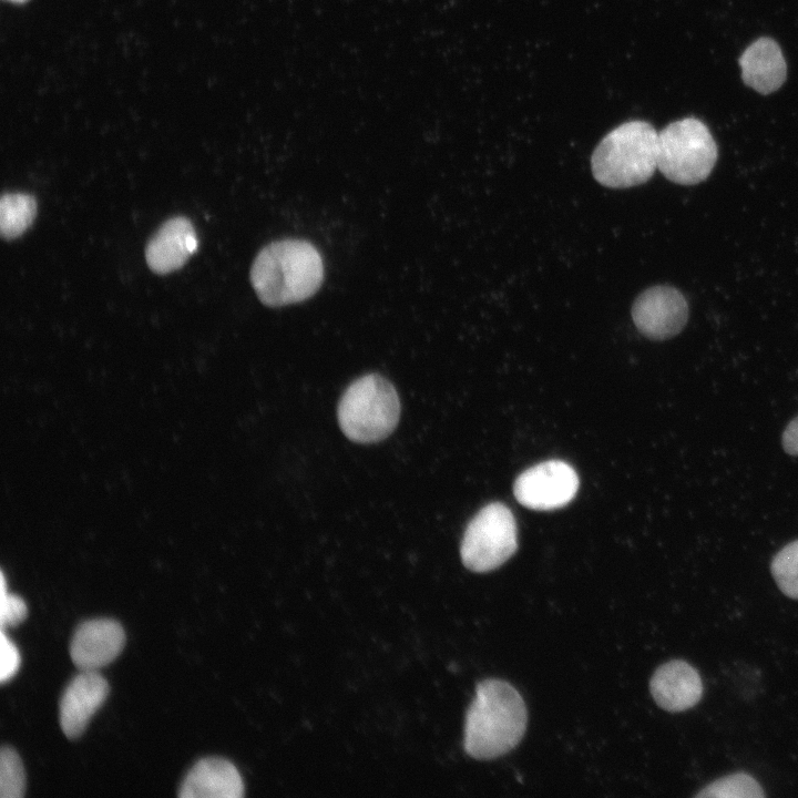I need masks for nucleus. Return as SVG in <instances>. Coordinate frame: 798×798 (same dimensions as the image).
<instances>
[{
  "label": "nucleus",
  "mask_w": 798,
  "mask_h": 798,
  "mask_svg": "<svg viewBox=\"0 0 798 798\" xmlns=\"http://www.w3.org/2000/svg\"><path fill=\"white\" fill-rule=\"evenodd\" d=\"M25 790V773L19 754L10 746L0 751V797L21 798Z\"/></svg>",
  "instance_id": "18"
},
{
  "label": "nucleus",
  "mask_w": 798,
  "mask_h": 798,
  "mask_svg": "<svg viewBox=\"0 0 798 798\" xmlns=\"http://www.w3.org/2000/svg\"><path fill=\"white\" fill-rule=\"evenodd\" d=\"M37 216V200L22 192L4 193L0 200V233L7 241L20 237Z\"/></svg>",
  "instance_id": "15"
},
{
  "label": "nucleus",
  "mask_w": 798,
  "mask_h": 798,
  "mask_svg": "<svg viewBox=\"0 0 798 798\" xmlns=\"http://www.w3.org/2000/svg\"><path fill=\"white\" fill-rule=\"evenodd\" d=\"M579 478L566 462L550 460L538 463L515 480L513 492L524 507L549 511L567 504L576 494Z\"/></svg>",
  "instance_id": "7"
},
{
  "label": "nucleus",
  "mask_w": 798,
  "mask_h": 798,
  "mask_svg": "<svg viewBox=\"0 0 798 798\" xmlns=\"http://www.w3.org/2000/svg\"><path fill=\"white\" fill-rule=\"evenodd\" d=\"M243 795L238 770L219 757L198 760L185 776L178 794L182 798H239Z\"/></svg>",
  "instance_id": "13"
},
{
  "label": "nucleus",
  "mask_w": 798,
  "mask_h": 798,
  "mask_svg": "<svg viewBox=\"0 0 798 798\" xmlns=\"http://www.w3.org/2000/svg\"><path fill=\"white\" fill-rule=\"evenodd\" d=\"M108 693V682L98 672H81L72 678L62 694L59 708L60 726L68 738L82 735Z\"/></svg>",
  "instance_id": "10"
},
{
  "label": "nucleus",
  "mask_w": 798,
  "mask_h": 798,
  "mask_svg": "<svg viewBox=\"0 0 798 798\" xmlns=\"http://www.w3.org/2000/svg\"><path fill=\"white\" fill-rule=\"evenodd\" d=\"M124 643L125 633L117 621H85L76 627L72 636L71 659L81 672H96L117 657Z\"/></svg>",
  "instance_id": "9"
},
{
  "label": "nucleus",
  "mask_w": 798,
  "mask_h": 798,
  "mask_svg": "<svg viewBox=\"0 0 798 798\" xmlns=\"http://www.w3.org/2000/svg\"><path fill=\"white\" fill-rule=\"evenodd\" d=\"M738 62L744 83L761 94L777 91L786 81V60L778 43L770 38L753 42Z\"/></svg>",
  "instance_id": "14"
},
{
  "label": "nucleus",
  "mask_w": 798,
  "mask_h": 798,
  "mask_svg": "<svg viewBox=\"0 0 798 798\" xmlns=\"http://www.w3.org/2000/svg\"><path fill=\"white\" fill-rule=\"evenodd\" d=\"M516 546V524L511 510L503 503L492 502L468 523L460 555L467 569L483 573L502 565Z\"/></svg>",
  "instance_id": "6"
},
{
  "label": "nucleus",
  "mask_w": 798,
  "mask_h": 798,
  "mask_svg": "<svg viewBox=\"0 0 798 798\" xmlns=\"http://www.w3.org/2000/svg\"><path fill=\"white\" fill-rule=\"evenodd\" d=\"M526 707L508 682L488 678L477 685L466 714L464 750L475 759H493L513 749L526 726Z\"/></svg>",
  "instance_id": "1"
},
{
  "label": "nucleus",
  "mask_w": 798,
  "mask_h": 798,
  "mask_svg": "<svg viewBox=\"0 0 798 798\" xmlns=\"http://www.w3.org/2000/svg\"><path fill=\"white\" fill-rule=\"evenodd\" d=\"M10 1L17 2V3H23V2H25V1H28V0H10Z\"/></svg>",
  "instance_id": "22"
},
{
  "label": "nucleus",
  "mask_w": 798,
  "mask_h": 798,
  "mask_svg": "<svg viewBox=\"0 0 798 798\" xmlns=\"http://www.w3.org/2000/svg\"><path fill=\"white\" fill-rule=\"evenodd\" d=\"M782 446L787 453L798 456V416L785 429Z\"/></svg>",
  "instance_id": "21"
},
{
  "label": "nucleus",
  "mask_w": 798,
  "mask_h": 798,
  "mask_svg": "<svg viewBox=\"0 0 798 798\" xmlns=\"http://www.w3.org/2000/svg\"><path fill=\"white\" fill-rule=\"evenodd\" d=\"M658 132L633 120L613 129L595 147L591 167L604 186L626 188L647 182L657 168Z\"/></svg>",
  "instance_id": "3"
},
{
  "label": "nucleus",
  "mask_w": 798,
  "mask_h": 798,
  "mask_svg": "<svg viewBox=\"0 0 798 798\" xmlns=\"http://www.w3.org/2000/svg\"><path fill=\"white\" fill-rule=\"evenodd\" d=\"M651 694L656 704L672 713L695 706L703 696L702 678L695 667L682 659L661 665L649 682Z\"/></svg>",
  "instance_id": "12"
},
{
  "label": "nucleus",
  "mask_w": 798,
  "mask_h": 798,
  "mask_svg": "<svg viewBox=\"0 0 798 798\" xmlns=\"http://www.w3.org/2000/svg\"><path fill=\"white\" fill-rule=\"evenodd\" d=\"M696 797H764L759 784L748 774L737 773L719 778L704 787Z\"/></svg>",
  "instance_id": "17"
},
{
  "label": "nucleus",
  "mask_w": 798,
  "mask_h": 798,
  "mask_svg": "<svg viewBox=\"0 0 798 798\" xmlns=\"http://www.w3.org/2000/svg\"><path fill=\"white\" fill-rule=\"evenodd\" d=\"M337 415L340 429L348 439L374 443L395 430L400 416V401L391 382L378 374H369L346 389Z\"/></svg>",
  "instance_id": "4"
},
{
  "label": "nucleus",
  "mask_w": 798,
  "mask_h": 798,
  "mask_svg": "<svg viewBox=\"0 0 798 798\" xmlns=\"http://www.w3.org/2000/svg\"><path fill=\"white\" fill-rule=\"evenodd\" d=\"M324 264L307 241L279 239L263 247L250 268V282L259 300L268 307L296 304L321 286Z\"/></svg>",
  "instance_id": "2"
},
{
  "label": "nucleus",
  "mask_w": 798,
  "mask_h": 798,
  "mask_svg": "<svg viewBox=\"0 0 798 798\" xmlns=\"http://www.w3.org/2000/svg\"><path fill=\"white\" fill-rule=\"evenodd\" d=\"M1 663H0V681L4 683L12 678L20 666V653L16 644L1 630Z\"/></svg>",
  "instance_id": "20"
},
{
  "label": "nucleus",
  "mask_w": 798,
  "mask_h": 798,
  "mask_svg": "<svg viewBox=\"0 0 798 798\" xmlns=\"http://www.w3.org/2000/svg\"><path fill=\"white\" fill-rule=\"evenodd\" d=\"M197 235L192 222L175 216L164 222L145 247L150 269L164 275L180 269L196 252Z\"/></svg>",
  "instance_id": "11"
},
{
  "label": "nucleus",
  "mask_w": 798,
  "mask_h": 798,
  "mask_svg": "<svg viewBox=\"0 0 798 798\" xmlns=\"http://www.w3.org/2000/svg\"><path fill=\"white\" fill-rule=\"evenodd\" d=\"M0 589V624L1 630H4L6 626L20 624L27 617L28 607L19 595L7 592L3 574Z\"/></svg>",
  "instance_id": "19"
},
{
  "label": "nucleus",
  "mask_w": 798,
  "mask_h": 798,
  "mask_svg": "<svg viewBox=\"0 0 798 798\" xmlns=\"http://www.w3.org/2000/svg\"><path fill=\"white\" fill-rule=\"evenodd\" d=\"M717 154L712 133L698 119L685 117L658 132L657 168L674 183L703 182L710 174Z\"/></svg>",
  "instance_id": "5"
},
{
  "label": "nucleus",
  "mask_w": 798,
  "mask_h": 798,
  "mask_svg": "<svg viewBox=\"0 0 798 798\" xmlns=\"http://www.w3.org/2000/svg\"><path fill=\"white\" fill-rule=\"evenodd\" d=\"M770 571L779 590L786 596L798 600V540L788 543L774 556Z\"/></svg>",
  "instance_id": "16"
},
{
  "label": "nucleus",
  "mask_w": 798,
  "mask_h": 798,
  "mask_svg": "<svg viewBox=\"0 0 798 798\" xmlns=\"http://www.w3.org/2000/svg\"><path fill=\"white\" fill-rule=\"evenodd\" d=\"M632 317L641 334L649 339L664 340L682 331L687 323L688 305L676 288L653 286L635 299Z\"/></svg>",
  "instance_id": "8"
}]
</instances>
